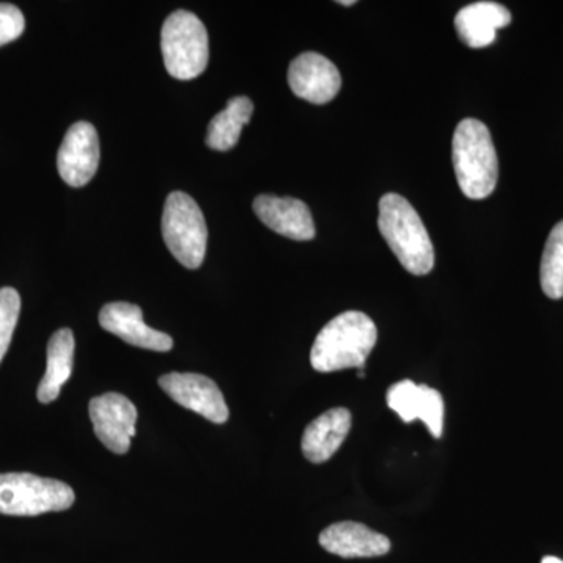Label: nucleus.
<instances>
[{
	"label": "nucleus",
	"instance_id": "nucleus-1",
	"mask_svg": "<svg viewBox=\"0 0 563 563\" xmlns=\"http://www.w3.org/2000/svg\"><path fill=\"white\" fill-rule=\"evenodd\" d=\"M376 342L377 328L372 318L351 310L321 329L310 351V363L318 373L363 369Z\"/></svg>",
	"mask_w": 563,
	"mask_h": 563
},
{
	"label": "nucleus",
	"instance_id": "nucleus-2",
	"mask_svg": "<svg viewBox=\"0 0 563 563\" xmlns=\"http://www.w3.org/2000/svg\"><path fill=\"white\" fill-rule=\"evenodd\" d=\"M379 231L399 263L413 276L432 272L435 252L420 214L402 196L384 195L379 202Z\"/></svg>",
	"mask_w": 563,
	"mask_h": 563
},
{
	"label": "nucleus",
	"instance_id": "nucleus-3",
	"mask_svg": "<svg viewBox=\"0 0 563 563\" xmlns=\"http://www.w3.org/2000/svg\"><path fill=\"white\" fill-rule=\"evenodd\" d=\"M453 163L459 187L470 199L488 198L498 184V155L484 122L466 118L454 132Z\"/></svg>",
	"mask_w": 563,
	"mask_h": 563
},
{
	"label": "nucleus",
	"instance_id": "nucleus-4",
	"mask_svg": "<svg viewBox=\"0 0 563 563\" xmlns=\"http://www.w3.org/2000/svg\"><path fill=\"white\" fill-rule=\"evenodd\" d=\"M162 54L174 79L191 80L201 76L209 63L206 25L191 11H174L163 24Z\"/></svg>",
	"mask_w": 563,
	"mask_h": 563
},
{
	"label": "nucleus",
	"instance_id": "nucleus-5",
	"mask_svg": "<svg viewBox=\"0 0 563 563\" xmlns=\"http://www.w3.org/2000/svg\"><path fill=\"white\" fill-rule=\"evenodd\" d=\"M76 501L73 488L62 481L31 473L0 474V514L36 517L63 512Z\"/></svg>",
	"mask_w": 563,
	"mask_h": 563
},
{
	"label": "nucleus",
	"instance_id": "nucleus-6",
	"mask_svg": "<svg viewBox=\"0 0 563 563\" xmlns=\"http://www.w3.org/2000/svg\"><path fill=\"white\" fill-rule=\"evenodd\" d=\"M162 232L169 252L185 268L202 265L209 232L202 210L187 192L174 191L166 199Z\"/></svg>",
	"mask_w": 563,
	"mask_h": 563
},
{
	"label": "nucleus",
	"instance_id": "nucleus-7",
	"mask_svg": "<svg viewBox=\"0 0 563 563\" xmlns=\"http://www.w3.org/2000/svg\"><path fill=\"white\" fill-rule=\"evenodd\" d=\"M90 418L96 437L114 454H125L136 432L139 412L131 399L120 393H106L90 401Z\"/></svg>",
	"mask_w": 563,
	"mask_h": 563
},
{
	"label": "nucleus",
	"instance_id": "nucleus-8",
	"mask_svg": "<svg viewBox=\"0 0 563 563\" xmlns=\"http://www.w3.org/2000/svg\"><path fill=\"white\" fill-rule=\"evenodd\" d=\"M158 385L174 402L201 415L206 420L217 424L229 420L224 396L210 377L195 373H169L158 379Z\"/></svg>",
	"mask_w": 563,
	"mask_h": 563
},
{
	"label": "nucleus",
	"instance_id": "nucleus-9",
	"mask_svg": "<svg viewBox=\"0 0 563 563\" xmlns=\"http://www.w3.org/2000/svg\"><path fill=\"white\" fill-rule=\"evenodd\" d=\"M101 161V147L95 125L76 122L70 125L58 150V174L74 188L84 187L95 177Z\"/></svg>",
	"mask_w": 563,
	"mask_h": 563
},
{
	"label": "nucleus",
	"instance_id": "nucleus-10",
	"mask_svg": "<svg viewBox=\"0 0 563 563\" xmlns=\"http://www.w3.org/2000/svg\"><path fill=\"white\" fill-rule=\"evenodd\" d=\"M288 84L298 98L322 106L339 95L342 76L329 58L317 52H306L291 62Z\"/></svg>",
	"mask_w": 563,
	"mask_h": 563
},
{
	"label": "nucleus",
	"instance_id": "nucleus-11",
	"mask_svg": "<svg viewBox=\"0 0 563 563\" xmlns=\"http://www.w3.org/2000/svg\"><path fill=\"white\" fill-rule=\"evenodd\" d=\"M387 404L404 422L421 420L428 426L433 439L443 433L444 402L440 391L412 380L393 384L387 391Z\"/></svg>",
	"mask_w": 563,
	"mask_h": 563
},
{
	"label": "nucleus",
	"instance_id": "nucleus-12",
	"mask_svg": "<svg viewBox=\"0 0 563 563\" xmlns=\"http://www.w3.org/2000/svg\"><path fill=\"white\" fill-rule=\"evenodd\" d=\"M102 329L120 336L125 343L143 350L168 352L174 342L168 333L151 329L143 320L139 306L129 302H111L102 307L99 313Z\"/></svg>",
	"mask_w": 563,
	"mask_h": 563
},
{
	"label": "nucleus",
	"instance_id": "nucleus-13",
	"mask_svg": "<svg viewBox=\"0 0 563 563\" xmlns=\"http://www.w3.org/2000/svg\"><path fill=\"white\" fill-rule=\"evenodd\" d=\"M254 211L266 228L287 239L309 242L317 235L312 213L299 199L261 195L255 198Z\"/></svg>",
	"mask_w": 563,
	"mask_h": 563
},
{
	"label": "nucleus",
	"instance_id": "nucleus-14",
	"mask_svg": "<svg viewBox=\"0 0 563 563\" xmlns=\"http://www.w3.org/2000/svg\"><path fill=\"white\" fill-rule=\"evenodd\" d=\"M320 544L328 553L344 559L379 558L391 550L390 540L368 526L342 521L325 528Z\"/></svg>",
	"mask_w": 563,
	"mask_h": 563
},
{
	"label": "nucleus",
	"instance_id": "nucleus-15",
	"mask_svg": "<svg viewBox=\"0 0 563 563\" xmlns=\"http://www.w3.org/2000/svg\"><path fill=\"white\" fill-rule=\"evenodd\" d=\"M351 426V412L344 407H335L314 418L302 435L301 448L307 461L328 462L346 440Z\"/></svg>",
	"mask_w": 563,
	"mask_h": 563
},
{
	"label": "nucleus",
	"instance_id": "nucleus-16",
	"mask_svg": "<svg viewBox=\"0 0 563 563\" xmlns=\"http://www.w3.org/2000/svg\"><path fill=\"white\" fill-rule=\"evenodd\" d=\"M512 22V14L496 2H476L463 7L455 16V31L459 38L473 49L490 46L495 43L496 32Z\"/></svg>",
	"mask_w": 563,
	"mask_h": 563
},
{
	"label": "nucleus",
	"instance_id": "nucleus-17",
	"mask_svg": "<svg viewBox=\"0 0 563 563\" xmlns=\"http://www.w3.org/2000/svg\"><path fill=\"white\" fill-rule=\"evenodd\" d=\"M74 350L76 340L70 329H60L51 336L47 344L46 373L36 391L40 402L51 404L60 396L63 385L73 374Z\"/></svg>",
	"mask_w": 563,
	"mask_h": 563
},
{
	"label": "nucleus",
	"instance_id": "nucleus-18",
	"mask_svg": "<svg viewBox=\"0 0 563 563\" xmlns=\"http://www.w3.org/2000/svg\"><path fill=\"white\" fill-rule=\"evenodd\" d=\"M254 103L246 96H236L210 121L206 143L213 151H229L239 143L244 125L251 121Z\"/></svg>",
	"mask_w": 563,
	"mask_h": 563
},
{
	"label": "nucleus",
	"instance_id": "nucleus-19",
	"mask_svg": "<svg viewBox=\"0 0 563 563\" xmlns=\"http://www.w3.org/2000/svg\"><path fill=\"white\" fill-rule=\"evenodd\" d=\"M540 282L548 298H563V221L555 224L548 236L540 265Z\"/></svg>",
	"mask_w": 563,
	"mask_h": 563
},
{
	"label": "nucleus",
	"instance_id": "nucleus-20",
	"mask_svg": "<svg viewBox=\"0 0 563 563\" xmlns=\"http://www.w3.org/2000/svg\"><path fill=\"white\" fill-rule=\"evenodd\" d=\"M20 312V292L10 287L0 288V362L9 351Z\"/></svg>",
	"mask_w": 563,
	"mask_h": 563
},
{
	"label": "nucleus",
	"instance_id": "nucleus-21",
	"mask_svg": "<svg viewBox=\"0 0 563 563\" xmlns=\"http://www.w3.org/2000/svg\"><path fill=\"white\" fill-rule=\"evenodd\" d=\"M25 29L22 11L11 3H0V46L20 38Z\"/></svg>",
	"mask_w": 563,
	"mask_h": 563
},
{
	"label": "nucleus",
	"instance_id": "nucleus-22",
	"mask_svg": "<svg viewBox=\"0 0 563 563\" xmlns=\"http://www.w3.org/2000/svg\"><path fill=\"white\" fill-rule=\"evenodd\" d=\"M542 563H563L561 559L558 558H551V555H548V558H544Z\"/></svg>",
	"mask_w": 563,
	"mask_h": 563
},
{
	"label": "nucleus",
	"instance_id": "nucleus-23",
	"mask_svg": "<svg viewBox=\"0 0 563 563\" xmlns=\"http://www.w3.org/2000/svg\"><path fill=\"white\" fill-rule=\"evenodd\" d=\"M340 5H344V7H352L354 5V0H340Z\"/></svg>",
	"mask_w": 563,
	"mask_h": 563
},
{
	"label": "nucleus",
	"instance_id": "nucleus-24",
	"mask_svg": "<svg viewBox=\"0 0 563 563\" xmlns=\"http://www.w3.org/2000/svg\"><path fill=\"white\" fill-rule=\"evenodd\" d=\"M357 376L365 377V372H363V369H358Z\"/></svg>",
	"mask_w": 563,
	"mask_h": 563
}]
</instances>
